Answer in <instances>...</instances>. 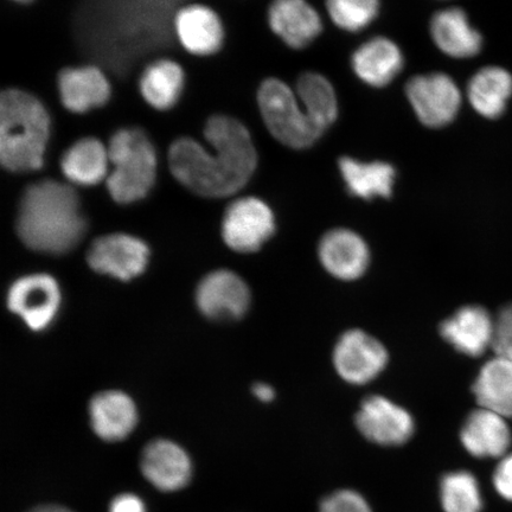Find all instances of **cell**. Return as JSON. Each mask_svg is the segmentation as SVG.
I'll return each instance as SVG.
<instances>
[{"instance_id":"obj_6","label":"cell","mask_w":512,"mask_h":512,"mask_svg":"<svg viewBox=\"0 0 512 512\" xmlns=\"http://www.w3.org/2000/svg\"><path fill=\"white\" fill-rule=\"evenodd\" d=\"M258 101L268 131L281 144L302 150L322 137L311 123L297 93L285 82L266 80L259 89Z\"/></svg>"},{"instance_id":"obj_26","label":"cell","mask_w":512,"mask_h":512,"mask_svg":"<svg viewBox=\"0 0 512 512\" xmlns=\"http://www.w3.org/2000/svg\"><path fill=\"white\" fill-rule=\"evenodd\" d=\"M512 95V76L501 67H485L473 75L467 88L470 104L483 117H501Z\"/></svg>"},{"instance_id":"obj_7","label":"cell","mask_w":512,"mask_h":512,"mask_svg":"<svg viewBox=\"0 0 512 512\" xmlns=\"http://www.w3.org/2000/svg\"><path fill=\"white\" fill-rule=\"evenodd\" d=\"M388 362V351L382 342L361 329L344 332L332 352L336 373L352 386L373 382Z\"/></svg>"},{"instance_id":"obj_13","label":"cell","mask_w":512,"mask_h":512,"mask_svg":"<svg viewBox=\"0 0 512 512\" xmlns=\"http://www.w3.org/2000/svg\"><path fill=\"white\" fill-rule=\"evenodd\" d=\"M196 303L210 319L236 320L246 315L251 305V291L240 275L227 270L215 271L198 285Z\"/></svg>"},{"instance_id":"obj_16","label":"cell","mask_w":512,"mask_h":512,"mask_svg":"<svg viewBox=\"0 0 512 512\" xmlns=\"http://www.w3.org/2000/svg\"><path fill=\"white\" fill-rule=\"evenodd\" d=\"M460 441L476 458H503L511 446V431L504 416L478 408L467 415Z\"/></svg>"},{"instance_id":"obj_19","label":"cell","mask_w":512,"mask_h":512,"mask_svg":"<svg viewBox=\"0 0 512 512\" xmlns=\"http://www.w3.org/2000/svg\"><path fill=\"white\" fill-rule=\"evenodd\" d=\"M93 431L106 441L124 440L136 428L138 414L130 396L108 390L96 394L89 403Z\"/></svg>"},{"instance_id":"obj_21","label":"cell","mask_w":512,"mask_h":512,"mask_svg":"<svg viewBox=\"0 0 512 512\" xmlns=\"http://www.w3.org/2000/svg\"><path fill=\"white\" fill-rule=\"evenodd\" d=\"M175 32L189 53L208 56L222 46L223 28L219 16L207 6L189 5L175 16Z\"/></svg>"},{"instance_id":"obj_20","label":"cell","mask_w":512,"mask_h":512,"mask_svg":"<svg viewBox=\"0 0 512 512\" xmlns=\"http://www.w3.org/2000/svg\"><path fill=\"white\" fill-rule=\"evenodd\" d=\"M59 92L68 111L85 113L106 104L111 86L99 68H66L59 74Z\"/></svg>"},{"instance_id":"obj_32","label":"cell","mask_w":512,"mask_h":512,"mask_svg":"<svg viewBox=\"0 0 512 512\" xmlns=\"http://www.w3.org/2000/svg\"><path fill=\"white\" fill-rule=\"evenodd\" d=\"M319 512H373L367 499L354 490H338L320 503Z\"/></svg>"},{"instance_id":"obj_34","label":"cell","mask_w":512,"mask_h":512,"mask_svg":"<svg viewBox=\"0 0 512 512\" xmlns=\"http://www.w3.org/2000/svg\"><path fill=\"white\" fill-rule=\"evenodd\" d=\"M494 486L499 496L512 502V453L498 463L494 472Z\"/></svg>"},{"instance_id":"obj_31","label":"cell","mask_w":512,"mask_h":512,"mask_svg":"<svg viewBox=\"0 0 512 512\" xmlns=\"http://www.w3.org/2000/svg\"><path fill=\"white\" fill-rule=\"evenodd\" d=\"M326 5L337 27L351 32L366 29L380 9L376 0H330Z\"/></svg>"},{"instance_id":"obj_33","label":"cell","mask_w":512,"mask_h":512,"mask_svg":"<svg viewBox=\"0 0 512 512\" xmlns=\"http://www.w3.org/2000/svg\"><path fill=\"white\" fill-rule=\"evenodd\" d=\"M492 349L497 356L512 361V304L505 306L495 319V334Z\"/></svg>"},{"instance_id":"obj_2","label":"cell","mask_w":512,"mask_h":512,"mask_svg":"<svg viewBox=\"0 0 512 512\" xmlns=\"http://www.w3.org/2000/svg\"><path fill=\"white\" fill-rule=\"evenodd\" d=\"M210 152L191 138L177 139L169 151V165L177 181L195 194L221 198L245 187L258 165L251 134L240 121L214 115L204 127Z\"/></svg>"},{"instance_id":"obj_25","label":"cell","mask_w":512,"mask_h":512,"mask_svg":"<svg viewBox=\"0 0 512 512\" xmlns=\"http://www.w3.org/2000/svg\"><path fill=\"white\" fill-rule=\"evenodd\" d=\"M338 165L352 196L367 201L375 197L392 196L396 177L392 165L383 162L363 163L350 157L339 159Z\"/></svg>"},{"instance_id":"obj_17","label":"cell","mask_w":512,"mask_h":512,"mask_svg":"<svg viewBox=\"0 0 512 512\" xmlns=\"http://www.w3.org/2000/svg\"><path fill=\"white\" fill-rule=\"evenodd\" d=\"M140 466L147 480L162 491L182 489L191 477L187 452L170 440L158 439L147 445Z\"/></svg>"},{"instance_id":"obj_12","label":"cell","mask_w":512,"mask_h":512,"mask_svg":"<svg viewBox=\"0 0 512 512\" xmlns=\"http://www.w3.org/2000/svg\"><path fill=\"white\" fill-rule=\"evenodd\" d=\"M150 251L146 243L127 234L100 236L87 252L93 271L128 281L145 271Z\"/></svg>"},{"instance_id":"obj_37","label":"cell","mask_w":512,"mask_h":512,"mask_svg":"<svg viewBox=\"0 0 512 512\" xmlns=\"http://www.w3.org/2000/svg\"><path fill=\"white\" fill-rule=\"evenodd\" d=\"M30 512H73L63 507H57V505H42V507L35 508Z\"/></svg>"},{"instance_id":"obj_10","label":"cell","mask_w":512,"mask_h":512,"mask_svg":"<svg viewBox=\"0 0 512 512\" xmlns=\"http://www.w3.org/2000/svg\"><path fill=\"white\" fill-rule=\"evenodd\" d=\"M355 422L364 438L384 447L405 445L415 432L412 414L382 395H371L363 400Z\"/></svg>"},{"instance_id":"obj_18","label":"cell","mask_w":512,"mask_h":512,"mask_svg":"<svg viewBox=\"0 0 512 512\" xmlns=\"http://www.w3.org/2000/svg\"><path fill=\"white\" fill-rule=\"evenodd\" d=\"M268 21L274 34L293 49L310 46L323 30L318 12L304 0H278L268 11Z\"/></svg>"},{"instance_id":"obj_23","label":"cell","mask_w":512,"mask_h":512,"mask_svg":"<svg viewBox=\"0 0 512 512\" xmlns=\"http://www.w3.org/2000/svg\"><path fill=\"white\" fill-rule=\"evenodd\" d=\"M431 34L437 47L454 59L476 56L483 46V38L473 29L462 9H446L432 18Z\"/></svg>"},{"instance_id":"obj_24","label":"cell","mask_w":512,"mask_h":512,"mask_svg":"<svg viewBox=\"0 0 512 512\" xmlns=\"http://www.w3.org/2000/svg\"><path fill=\"white\" fill-rule=\"evenodd\" d=\"M479 408L512 418V361L495 356L480 369L472 387Z\"/></svg>"},{"instance_id":"obj_36","label":"cell","mask_w":512,"mask_h":512,"mask_svg":"<svg viewBox=\"0 0 512 512\" xmlns=\"http://www.w3.org/2000/svg\"><path fill=\"white\" fill-rule=\"evenodd\" d=\"M253 394L261 402L268 403L274 400L275 392L273 387L267 383H256L253 387Z\"/></svg>"},{"instance_id":"obj_15","label":"cell","mask_w":512,"mask_h":512,"mask_svg":"<svg viewBox=\"0 0 512 512\" xmlns=\"http://www.w3.org/2000/svg\"><path fill=\"white\" fill-rule=\"evenodd\" d=\"M439 332L444 341L460 354L479 357L492 348L495 319L484 307L467 305L445 319Z\"/></svg>"},{"instance_id":"obj_30","label":"cell","mask_w":512,"mask_h":512,"mask_svg":"<svg viewBox=\"0 0 512 512\" xmlns=\"http://www.w3.org/2000/svg\"><path fill=\"white\" fill-rule=\"evenodd\" d=\"M440 499L445 512H480L482 491L471 472L454 471L441 479Z\"/></svg>"},{"instance_id":"obj_22","label":"cell","mask_w":512,"mask_h":512,"mask_svg":"<svg viewBox=\"0 0 512 512\" xmlns=\"http://www.w3.org/2000/svg\"><path fill=\"white\" fill-rule=\"evenodd\" d=\"M402 67L400 48L386 37H375L362 44L352 56V68L358 78L377 88L389 85Z\"/></svg>"},{"instance_id":"obj_3","label":"cell","mask_w":512,"mask_h":512,"mask_svg":"<svg viewBox=\"0 0 512 512\" xmlns=\"http://www.w3.org/2000/svg\"><path fill=\"white\" fill-rule=\"evenodd\" d=\"M16 230L18 238L32 251L62 255L79 245L87 232V221L73 188L44 179L24 191Z\"/></svg>"},{"instance_id":"obj_29","label":"cell","mask_w":512,"mask_h":512,"mask_svg":"<svg viewBox=\"0 0 512 512\" xmlns=\"http://www.w3.org/2000/svg\"><path fill=\"white\" fill-rule=\"evenodd\" d=\"M183 85L182 67L170 60L151 63L140 78V92L144 99L159 111L169 110L177 104Z\"/></svg>"},{"instance_id":"obj_8","label":"cell","mask_w":512,"mask_h":512,"mask_svg":"<svg viewBox=\"0 0 512 512\" xmlns=\"http://www.w3.org/2000/svg\"><path fill=\"white\" fill-rule=\"evenodd\" d=\"M274 232L275 219L271 208L256 197L233 202L223 217V240L235 252H258Z\"/></svg>"},{"instance_id":"obj_14","label":"cell","mask_w":512,"mask_h":512,"mask_svg":"<svg viewBox=\"0 0 512 512\" xmlns=\"http://www.w3.org/2000/svg\"><path fill=\"white\" fill-rule=\"evenodd\" d=\"M318 256L325 271L343 281L360 279L370 264L366 241L344 228L330 230L323 236L319 242Z\"/></svg>"},{"instance_id":"obj_4","label":"cell","mask_w":512,"mask_h":512,"mask_svg":"<svg viewBox=\"0 0 512 512\" xmlns=\"http://www.w3.org/2000/svg\"><path fill=\"white\" fill-rule=\"evenodd\" d=\"M49 115L35 96L8 89L0 96V162L11 172L38 170L49 139Z\"/></svg>"},{"instance_id":"obj_35","label":"cell","mask_w":512,"mask_h":512,"mask_svg":"<svg viewBox=\"0 0 512 512\" xmlns=\"http://www.w3.org/2000/svg\"><path fill=\"white\" fill-rule=\"evenodd\" d=\"M110 512H145V508L137 496L126 494L114 499Z\"/></svg>"},{"instance_id":"obj_1","label":"cell","mask_w":512,"mask_h":512,"mask_svg":"<svg viewBox=\"0 0 512 512\" xmlns=\"http://www.w3.org/2000/svg\"><path fill=\"white\" fill-rule=\"evenodd\" d=\"M177 2H99L82 6L76 30L82 47L114 72L169 46Z\"/></svg>"},{"instance_id":"obj_5","label":"cell","mask_w":512,"mask_h":512,"mask_svg":"<svg viewBox=\"0 0 512 512\" xmlns=\"http://www.w3.org/2000/svg\"><path fill=\"white\" fill-rule=\"evenodd\" d=\"M108 158L114 166L107 177V189L113 200L130 204L143 200L156 181L155 147L139 128L115 132L108 145Z\"/></svg>"},{"instance_id":"obj_28","label":"cell","mask_w":512,"mask_h":512,"mask_svg":"<svg viewBox=\"0 0 512 512\" xmlns=\"http://www.w3.org/2000/svg\"><path fill=\"white\" fill-rule=\"evenodd\" d=\"M297 96L313 126L323 133L335 123L338 115V102L334 87L325 76L305 73L297 82Z\"/></svg>"},{"instance_id":"obj_27","label":"cell","mask_w":512,"mask_h":512,"mask_svg":"<svg viewBox=\"0 0 512 512\" xmlns=\"http://www.w3.org/2000/svg\"><path fill=\"white\" fill-rule=\"evenodd\" d=\"M108 162L110 158L104 144L95 138H85L64 152L61 169L73 183L94 185L106 177Z\"/></svg>"},{"instance_id":"obj_11","label":"cell","mask_w":512,"mask_h":512,"mask_svg":"<svg viewBox=\"0 0 512 512\" xmlns=\"http://www.w3.org/2000/svg\"><path fill=\"white\" fill-rule=\"evenodd\" d=\"M6 304L31 330L42 331L48 328L59 312V284L49 274L27 275L12 284Z\"/></svg>"},{"instance_id":"obj_9","label":"cell","mask_w":512,"mask_h":512,"mask_svg":"<svg viewBox=\"0 0 512 512\" xmlns=\"http://www.w3.org/2000/svg\"><path fill=\"white\" fill-rule=\"evenodd\" d=\"M406 94L416 117L431 128L451 124L462 106L457 83L443 73L414 76L407 83Z\"/></svg>"}]
</instances>
